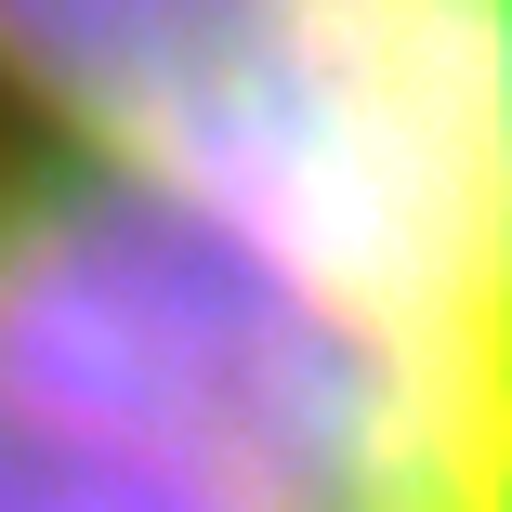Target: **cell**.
<instances>
[{
	"label": "cell",
	"mask_w": 512,
	"mask_h": 512,
	"mask_svg": "<svg viewBox=\"0 0 512 512\" xmlns=\"http://www.w3.org/2000/svg\"><path fill=\"white\" fill-rule=\"evenodd\" d=\"M512 368L407 355L276 250L0 145V512H499Z\"/></svg>",
	"instance_id": "1"
},
{
	"label": "cell",
	"mask_w": 512,
	"mask_h": 512,
	"mask_svg": "<svg viewBox=\"0 0 512 512\" xmlns=\"http://www.w3.org/2000/svg\"><path fill=\"white\" fill-rule=\"evenodd\" d=\"M14 132L276 250L407 355L499 368V0H0Z\"/></svg>",
	"instance_id": "2"
}]
</instances>
